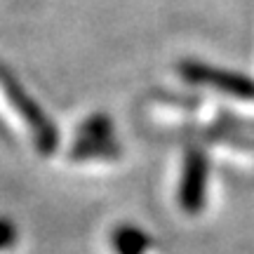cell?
Listing matches in <instances>:
<instances>
[{
	"label": "cell",
	"instance_id": "obj_1",
	"mask_svg": "<svg viewBox=\"0 0 254 254\" xmlns=\"http://www.w3.org/2000/svg\"><path fill=\"white\" fill-rule=\"evenodd\" d=\"M0 90L5 92L7 101L14 106L21 120L26 123V127L31 129V136H33V144L43 155H50L57 151V144H59V132H57L55 123L50 120L45 111L36 104V99L28 94L19 80L7 73L2 66H0Z\"/></svg>",
	"mask_w": 254,
	"mask_h": 254
},
{
	"label": "cell",
	"instance_id": "obj_2",
	"mask_svg": "<svg viewBox=\"0 0 254 254\" xmlns=\"http://www.w3.org/2000/svg\"><path fill=\"white\" fill-rule=\"evenodd\" d=\"M120 153L113 120L104 113H94L85 118L78 127L73 141L71 158L75 160H94V158H116Z\"/></svg>",
	"mask_w": 254,
	"mask_h": 254
},
{
	"label": "cell",
	"instance_id": "obj_3",
	"mask_svg": "<svg viewBox=\"0 0 254 254\" xmlns=\"http://www.w3.org/2000/svg\"><path fill=\"white\" fill-rule=\"evenodd\" d=\"M179 73L189 82H195V85H205V87L226 92V94H233V97H240V99H254V80L243 75V73L207 66V64L200 62L179 64Z\"/></svg>",
	"mask_w": 254,
	"mask_h": 254
},
{
	"label": "cell",
	"instance_id": "obj_4",
	"mask_svg": "<svg viewBox=\"0 0 254 254\" xmlns=\"http://www.w3.org/2000/svg\"><path fill=\"white\" fill-rule=\"evenodd\" d=\"M207 177H209V163L207 155L193 148L186 153L182 172V186H179V205L184 212L195 214L205 207V195H207Z\"/></svg>",
	"mask_w": 254,
	"mask_h": 254
},
{
	"label": "cell",
	"instance_id": "obj_5",
	"mask_svg": "<svg viewBox=\"0 0 254 254\" xmlns=\"http://www.w3.org/2000/svg\"><path fill=\"white\" fill-rule=\"evenodd\" d=\"M151 245V236L134 224H123L111 233V247L116 254H148Z\"/></svg>",
	"mask_w": 254,
	"mask_h": 254
},
{
	"label": "cell",
	"instance_id": "obj_6",
	"mask_svg": "<svg viewBox=\"0 0 254 254\" xmlns=\"http://www.w3.org/2000/svg\"><path fill=\"white\" fill-rule=\"evenodd\" d=\"M14 243H17V226L7 219H0V252L14 247Z\"/></svg>",
	"mask_w": 254,
	"mask_h": 254
}]
</instances>
